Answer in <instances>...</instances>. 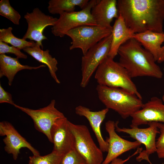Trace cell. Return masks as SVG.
<instances>
[{"label":"cell","instance_id":"4dcf8cb0","mask_svg":"<svg viewBox=\"0 0 164 164\" xmlns=\"http://www.w3.org/2000/svg\"><path fill=\"white\" fill-rule=\"evenodd\" d=\"M157 62L159 63L164 62V45L162 47Z\"/></svg>","mask_w":164,"mask_h":164},{"label":"cell","instance_id":"4fadbf2b","mask_svg":"<svg viewBox=\"0 0 164 164\" xmlns=\"http://www.w3.org/2000/svg\"><path fill=\"white\" fill-rule=\"evenodd\" d=\"M115 125L116 122L112 120H108L105 123V129L109 135L106 141L108 147L107 155L101 164H109L122 154L141 145L137 141L131 142L121 137L116 132Z\"/></svg>","mask_w":164,"mask_h":164},{"label":"cell","instance_id":"f546056e","mask_svg":"<svg viewBox=\"0 0 164 164\" xmlns=\"http://www.w3.org/2000/svg\"><path fill=\"white\" fill-rule=\"evenodd\" d=\"M130 157L125 160H123L119 158H116L113 160L110 163V164H124L125 162L128 160Z\"/></svg>","mask_w":164,"mask_h":164},{"label":"cell","instance_id":"d6986e66","mask_svg":"<svg viewBox=\"0 0 164 164\" xmlns=\"http://www.w3.org/2000/svg\"><path fill=\"white\" fill-rule=\"evenodd\" d=\"M19 58H13L5 54H0V77H7L9 85L11 86L14 77L19 71L23 70H36L45 67V65H41L37 67H32L23 65L19 62Z\"/></svg>","mask_w":164,"mask_h":164},{"label":"cell","instance_id":"7c38bea8","mask_svg":"<svg viewBox=\"0 0 164 164\" xmlns=\"http://www.w3.org/2000/svg\"><path fill=\"white\" fill-rule=\"evenodd\" d=\"M0 135L5 137L3 141L5 144L4 150L11 154L14 160H16L22 148L28 149L34 155H40L39 152L34 148L23 137L9 122L3 121L0 122Z\"/></svg>","mask_w":164,"mask_h":164},{"label":"cell","instance_id":"3957f363","mask_svg":"<svg viewBox=\"0 0 164 164\" xmlns=\"http://www.w3.org/2000/svg\"><path fill=\"white\" fill-rule=\"evenodd\" d=\"M96 90L99 99L106 108L114 110L124 119L131 117L143 104L142 99L122 88L98 84Z\"/></svg>","mask_w":164,"mask_h":164},{"label":"cell","instance_id":"603a6c76","mask_svg":"<svg viewBox=\"0 0 164 164\" xmlns=\"http://www.w3.org/2000/svg\"><path fill=\"white\" fill-rule=\"evenodd\" d=\"M12 27L0 29V41L9 43L20 50H23L27 47L33 46L36 44V43L33 41H28L15 37L12 34Z\"/></svg>","mask_w":164,"mask_h":164},{"label":"cell","instance_id":"30bf717a","mask_svg":"<svg viewBox=\"0 0 164 164\" xmlns=\"http://www.w3.org/2000/svg\"><path fill=\"white\" fill-rule=\"evenodd\" d=\"M157 123L149 122L148 124L149 127L145 128H139L138 127L128 128L118 127V121L116 122V131L128 134L131 138L145 146V150L140 153L139 155L137 157V161H141L145 160L150 162L149 156L156 152V137L158 133H160Z\"/></svg>","mask_w":164,"mask_h":164},{"label":"cell","instance_id":"52a82bcc","mask_svg":"<svg viewBox=\"0 0 164 164\" xmlns=\"http://www.w3.org/2000/svg\"><path fill=\"white\" fill-rule=\"evenodd\" d=\"M112 29L98 26H83L71 29L66 34L72 40L69 49L79 48L84 55L90 48L110 35Z\"/></svg>","mask_w":164,"mask_h":164},{"label":"cell","instance_id":"4316f807","mask_svg":"<svg viewBox=\"0 0 164 164\" xmlns=\"http://www.w3.org/2000/svg\"><path fill=\"white\" fill-rule=\"evenodd\" d=\"M14 54L18 58L26 59L27 56L22 52L20 50L13 46H9L5 43L0 41V54L5 53Z\"/></svg>","mask_w":164,"mask_h":164},{"label":"cell","instance_id":"1f68e13d","mask_svg":"<svg viewBox=\"0 0 164 164\" xmlns=\"http://www.w3.org/2000/svg\"><path fill=\"white\" fill-rule=\"evenodd\" d=\"M162 101L164 103V94L162 96Z\"/></svg>","mask_w":164,"mask_h":164},{"label":"cell","instance_id":"5bb4252c","mask_svg":"<svg viewBox=\"0 0 164 164\" xmlns=\"http://www.w3.org/2000/svg\"><path fill=\"white\" fill-rule=\"evenodd\" d=\"M131 128L138 127L149 122H156L164 123V104L162 100L154 97L142 108L133 114Z\"/></svg>","mask_w":164,"mask_h":164},{"label":"cell","instance_id":"44dd1931","mask_svg":"<svg viewBox=\"0 0 164 164\" xmlns=\"http://www.w3.org/2000/svg\"><path fill=\"white\" fill-rule=\"evenodd\" d=\"M36 43L34 46L26 47L23 50L40 63L46 65L52 77L57 83L60 84L56 74L58 70L57 60L50 54L49 50H43Z\"/></svg>","mask_w":164,"mask_h":164},{"label":"cell","instance_id":"8992f818","mask_svg":"<svg viewBox=\"0 0 164 164\" xmlns=\"http://www.w3.org/2000/svg\"><path fill=\"white\" fill-rule=\"evenodd\" d=\"M99 0L89 1L86 6L78 11L64 12L60 15L51 32L56 36L62 37L69 30L83 26H97L91 14L92 8Z\"/></svg>","mask_w":164,"mask_h":164},{"label":"cell","instance_id":"484cf974","mask_svg":"<svg viewBox=\"0 0 164 164\" xmlns=\"http://www.w3.org/2000/svg\"><path fill=\"white\" fill-rule=\"evenodd\" d=\"M60 164H87L74 149L64 154Z\"/></svg>","mask_w":164,"mask_h":164},{"label":"cell","instance_id":"6da1fadb","mask_svg":"<svg viewBox=\"0 0 164 164\" xmlns=\"http://www.w3.org/2000/svg\"><path fill=\"white\" fill-rule=\"evenodd\" d=\"M119 14L135 34L163 32L164 0H118Z\"/></svg>","mask_w":164,"mask_h":164},{"label":"cell","instance_id":"9a60e30c","mask_svg":"<svg viewBox=\"0 0 164 164\" xmlns=\"http://www.w3.org/2000/svg\"><path fill=\"white\" fill-rule=\"evenodd\" d=\"M66 117L57 119L52 126L50 134L53 150L64 155L74 149L75 139Z\"/></svg>","mask_w":164,"mask_h":164},{"label":"cell","instance_id":"8fae6325","mask_svg":"<svg viewBox=\"0 0 164 164\" xmlns=\"http://www.w3.org/2000/svg\"><path fill=\"white\" fill-rule=\"evenodd\" d=\"M24 18L27 22L28 28L22 39L35 41L42 49L43 41L47 39L43 34L44 30L48 26H53L58 18L45 14L37 8L34 9L30 13L27 12Z\"/></svg>","mask_w":164,"mask_h":164},{"label":"cell","instance_id":"ffe728a7","mask_svg":"<svg viewBox=\"0 0 164 164\" xmlns=\"http://www.w3.org/2000/svg\"><path fill=\"white\" fill-rule=\"evenodd\" d=\"M133 38L151 53L157 61L161 50V45L164 42V32L159 33L147 31L135 33Z\"/></svg>","mask_w":164,"mask_h":164},{"label":"cell","instance_id":"277c9868","mask_svg":"<svg viewBox=\"0 0 164 164\" xmlns=\"http://www.w3.org/2000/svg\"><path fill=\"white\" fill-rule=\"evenodd\" d=\"M95 78L98 85L122 88L142 99L128 71L113 58L108 56L99 65L96 71Z\"/></svg>","mask_w":164,"mask_h":164},{"label":"cell","instance_id":"e0dca14e","mask_svg":"<svg viewBox=\"0 0 164 164\" xmlns=\"http://www.w3.org/2000/svg\"><path fill=\"white\" fill-rule=\"evenodd\" d=\"M117 3L116 0H99L91 10V15L97 26L112 29L111 23L119 15Z\"/></svg>","mask_w":164,"mask_h":164},{"label":"cell","instance_id":"ac0fdd59","mask_svg":"<svg viewBox=\"0 0 164 164\" xmlns=\"http://www.w3.org/2000/svg\"><path fill=\"white\" fill-rule=\"evenodd\" d=\"M135 33L126 26L119 14L112 26V39L108 56L114 59L118 54L120 47L127 41L133 38Z\"/></svg>","mask_w":164,"mask_h":164},{"label":"cell","instance_id":"f1b7e54d","mask_svg":"<svg viewBox=\"0 0 164 164\" xmlns=\"http://www.w3.org/2000/svg\"><path fill=\"white\" fill-rule=\"evenodd\" d=\"M6 103L14 105L15 104L12 99V95L6 91L0 84V103Z\"/></svg>","mask_w":164,"mask_h":164},{"label":"cell","instance_id":"2e32d148","mask_svg":"<svg viewBox=\"0 0 164 164\" xmlns=\"http://www.w3.org/2000/svg\"><path fill=\"white\" fill-rule=\"evenodd\" d=\"M108 111L109 109L106 108L100 111H93L82 105H79L75 108L77 115L84 117L88 120L95 135L99 147L103 152H108V145L102 137L101 126Z\"/></svg>","mask_w":164,"mask_h":164},{"label":"cell","instance_id":"7402d4cb","mask_svg":"<svg viewBox=\"0 0 164 164\" xmlns=\"http://www.w3.org/2000/svg\"><path fill=\"white\" fill-rule=\"evenodd\" d=\"M88 0H50L47 9L49 12L53 15L75 11V7L79 6L82 9L87 5Z\"/></svg>","mask_w":164,"mask_h":164},{"label":"cell","instance_id":"5b68a950","mask_svg":"<svg viewBox=\"0 0 164 164\" xmlns=\"http://www.w3.org/2000/svg\"><path fill=\"white\" fill-rule=\"evenodd\" d=\"M68 124L74 137V149L87 164H101L104 161L103 152L94 142L87 127L69 121Z\"/></svg>","mask_w":164,"mask_h":164},{"label":"cell","instance_id":"d4e9b609","mask_svg":"<svg viewBox=\"0 0 164 164\" xmlns=\"http://www.w3.org/2000/svg\"><path fill=\"white\" fill-rule=\"evenodd\" d=\"M0 15L9 20L15 25H19L21 16L11 6L9 0L0 1Z\"/></svg>","mask_w":164,"mask_h":164},{"label":"cell","instance_id":"cb8c5ba5","mask_svg":"<svg viewBox=\"0 0 164 164\" xmlns=\"http://www.w3.org/2000/svg\"><path fill=\"white\" fill-rule=\"evenodd\" d=\"M64 155L53 150L50 153L41 156L34 155L29 157V164H60Z\"/></svg>","mask_w":164,"mask_h":164},{"label":"cell","instance_id":"ba28073f","mask_svg":"<svg viewBox=\"0 0 164 164\" xmlns=\"http://www.w3.org/2000/svg\"><path fill=\"white\" fill-rule=\"evenodd\" d=\"M112 39L111 34L90 48L81 59L82 78L80 86L85 87L94 73L108 57Z\"/></svg>","mask_w":164,"mask_h":164},{"label":"cell","instance_id":"83f0119b","mask_svg":"<svg viewBox=\"0 0 164 164\" xmlns=\"http://www.w3.org/2000/svg\"><path fill=\"white\" fill-rule=\"evenodd\" d=\"M160 135L156 142V152L159 158H164V123H157Z\"/></svg>","mask_w":164,"mask_h":164},{"label":"cell","instance_id":"7a4b0ae2","mask_svg":"<svg viewBox=\"0 0 164 164\" xmlns=\"http://www.w3.org/2000/svg\"><path fill=\"white\" fill-rule=\"evenodd\" d=\"M120 64L128 71L132 78L149 77L161 78L163 73L149 51L134 38L128 40L119 48Z\"/></svg>","mask_w":164,"mask_h":164},{"label":"cell","instance_id":"9c48e42d","mask_svg":"<svg viewBox=\"0 0 164 164\" xmlns=\"http://www.w3.org/2000/svg\"><path fill=\"white\" fill-rule=\"evenodd\" d=\"M56 101L52 100L47 106L38 109L22 107L15 104L14 106L29 116L32 120L35 128L44 134L52 143L50 130L53 125L58 119L65 117L55 107Z\"/></svg>","mask_w":164,"mask_h":164}]
</instances>
